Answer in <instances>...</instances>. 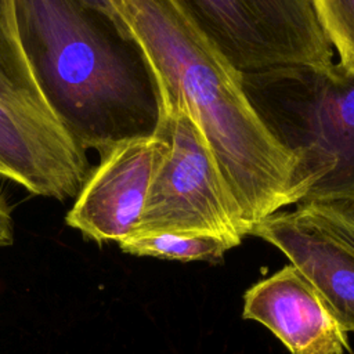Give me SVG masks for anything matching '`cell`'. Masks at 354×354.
<instances>
[{
  "label": "cell",
  "mask_w": 354,
  "mask_h": 354,
  "mask_svg": "<svg viewBox=\"0 0 354 354\" xmlns=\"http://www.w3.org/2000/svg\"><path fill=\"white\" fill-rule=\"evenodd\" d=\"M142 50L160 102L181 104L199 126L249 235L304 198L299 158L264 124L234 69L177 0H112Z\"/></svg>",
  "instance_id": "6da1fadb"
},
{
  "label": "cell",
  "mask_w": 354,
  "mask_h": 354,
  "mask_svg": "<svg viewBox=\"0 0 354 354\" xmlns=\"http://www.w3.org/2000/svg\"><path fill=\"white\" fill-rule=\"evenodd\" d=\"M278 248L325 299L346 332H354V252L295 212H277L250 231Z\"/></svg>",
  "instance_id": "9c48e42d"
},
{
  "label": "cell",
  "mask_w": 354,
  "mask_h": 354,
  "mask_svg": "<svg viewBox=\"0 0 354 354\" xmlns=\"http://www.w3.org/2000/svg\"><path fill=\"white\" fill-rule=\"evenodd\" d=\"M156 131L165 147L134 232L209 234L239 245L249 231L196 122L181 104L160 102Z\"/></svg>",
  "instance_id": "277c9868"
},
{
  "label": "cell",
  "mask_w": 354,
  "mask_h": 354,
  "mask_svg": "<svg viewBox=\"0 0 354 354\" xmlns=\"http://www.w3.org/2000/svg\"><path fill=\"white\" fill-rule=\"evenodd\" d=\"M296 212L354 252V210L348 203H300Z\"/></svg>",
  "instance_id": "4fadbf2b"
},
{
  "label": "cell",
  "mask_w": 354,
  "mask_h": 354,
  "mask_svg": "<svg viewBox=\"0 0 354 354\" xmlns=\"http://www.w3.org/2000/svg\"><path fill=\"white\" fill-rule=\"evenodd\" d=\"M344 203H348V202H344ZM348 205H350V206H351V207H353V210H354V202H350V203H348Z\"/></svg>",
  "instance_id": "2e32d148"
},
{
  "label": "cell",
  "mask_w": 354,
  "mask_h": 354,
  "mask_svg": "<svg viewBox=\"0 0 354 354\" xmlns=\"http://www.w3.org/2000/svg\"><path fill=\"white\" fill-rule=\"evenodd\" d=\"M243 299L242 317L267 326L292 354L351 351L325 299L292 263L253 285Z\"/></svg>",
  "instance_id": "ba28073f"
},
{
  "label": "cell",
  "mask_w": 354,
  "mask_h": 354,
  "mask_svg": "<svg viewBox=\"0 0 354 354\" xmlns=\"http://www.w3.org/2000/svg\"><path fill=\"white\" fill-rule=\"evenodd\" d=\"M165 140L148 137L119 142L90 170L65 223L97 243L119 242L134 232Z\"/></svg>",
  "instance_id": "8992f818"
},
{
  "label": "cell",
  "mask_w": 354,
  "mask_h": 354,
  "mask_svg": "<svg viewBox=\"0 0 354 354\" xmlns=\"http://www.w3.org/2000/svg\"><path fill=\"white\" fill-rule=\"evenodd\" d=\"M90 173L83 151L61 124L0 100V174L33 195L75 198Z\"/></svg>",
  "instance_id": "52a82bcc"
},
{
  "label": "cell",
  "mask_w": 354,
  "mask_h": 354,
  "mask_svg": "<svg viewBox=\"0 0 354 354\" xmlns=\"http://www.w3.org/2000/svg\"><path fill=\"white\" fill-rule=\"evenodd\" d=\"M0 100L58 123L24 54L17 30L14 0H0Z\"/></svg>",
  "instance_id": "30bf717a"
},
{
  "label": "cell",
  "mask_w": 354,
  "mask_h": 354,
  "mask_svg": "<svg viewBox=\"0 0 354 354\" xmlns=\"http://www.w3.org/2000/svg\"><path fill=\"white\" fill-rule=\"evenodd\" d=\"M239 73L328 65L329 43L313 0H177Z\"/></svg>",
  "instance_id": "5b68a950"
},
{
  "label": "cell",
  "mask_w": 354,
  "mask_h": 354,
  "mask_svg": "<svg viewBox=\"0 0 354 354\" xmlns=\"http://www.w3.org/2000/svg\"><path fill=\"white\" fill-rule=\"evenodd\" d=\"M14 11L36 83L83 151L156 133L158 83L124 24L82 0H14Z\"/></svg>",
  "instance_id": "7a4b0ae2"
},
{
  "label": "cell",
  "mask_w": 354,
  "mask_h": 354,
  "mask_svg": "<svg viewBox=\"0 0 354 354\" xmlns=\"http://www.w3.org/2000/svg\"><path fill=\"white\" fill-rule=\"evenodd\" d=\"M82 1L90 4L91 7H95V8L101 10V11H104L105 14H108L109 17H112L113 19H116L118 22H122V19L119 18L116 10L113 8V6H112L108 0H82Z\"/></svg>",
  "instance_id": "9a60e30c"
},
{
  "label": "cell",
  "mask_w": 354,
  "mask_h": 354,
  "mask_svg": "<svg viewBox=\"0 0 354 354\" xmlns=\"http://www.w3.org/2000/svg\"><path fill=\"white\" fill-rule=\"evenodd\" d=\"M319 24L343 68L354 71V0H313Z\"/></svg>",
  "instance_id": "7c38bea8"
},
{
  "label": "cell",
  "mask_w": 354,
  "mask_h": 354,
  "mask_svg": "<svg viewBox=\"0 0 354 354\" xmlns=\"http://www.w3.org/2000/svg\"><path fill=\"white\" fill-rule=\"evenodd\" d=\"M118 245L133 256L209 263L220 261L231 248L238 246L223 236L187 232H134Z\"/></svg>",
  "instance_id": "8fae6325"
},
{
  "label": "cell",
  "mask_w": 354,
  "mask_h": 354,
  "mask_svg": "<svg viewBox=\"0 0 354 354\" xmlns=\"http://www.w3.org/2000/svg\"><path fill=\"white\" fill-rule=\"evenodd\" d=\"M242 86L299 158L300 203L354 202V71L333 62L288 66L242 75Z\"/></svg>",
  "instance_id": "3957f363"
},
{
  "label": "cell",
  "mask_w": 354,
  "mask_h": 354,
  "mask_svg": "<svg viewBox=\"0 0 354 354\" xmlns=\"http://www.w3.org/2000/svg\"><path fill=\"white\" fill-rule=\"evenodd\" d=\"M108 1H109V3H111V4H112V6H113V3H112V0H108ZM113 8H115V7H113Z\"/></svg>",
  "instance_id": "e0dca14e"
},
{
  "label": "cell",
  "mask_w": 354,
  "mask_h": 354,
  "mask_svg": "<svg viewBox=\"0 0 354 354\" xmlns=\"http://www.w3.org/2000/svg\"><path fill=\"white\" fill-rule=\"evenodd\" d=\"M14 242V227L11 209L0 194V248L10 246Z\"/></svg>",
  "instance_id": "5bb4252c"
}]
</instances>
